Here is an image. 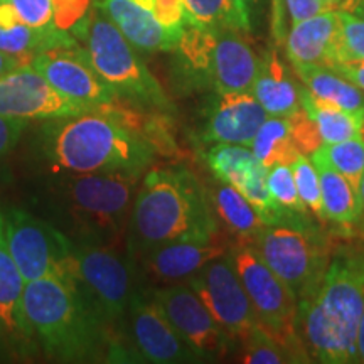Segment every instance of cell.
Returning a JSON list of instances; mask_svg holds the SVG:
<instances>
[{
	"label": "cell",
	"mask_w": 364,
	"mask_h": 364,
	"mask_svg": "<svg viewBox=\"0 0 364 364\" xmlns=\"http://www.w3.org/2000/svg\"><path fill=\"white\" fill-rule=\"evenodd\" d=\"M38 196L43 218L75 243L120 247L144 172H53Z\"/></svg>",
	"instance_id": "6da1fadb"
},
{
	"label": "cell",
	"mask_w": 364,
	"mask_h": 364,
	"mask_svg": "<svg viewBox=\"0 0 364 364\" xmlns=\"http://www.w3.org/2000/svg\"><path fill=\"white\" fill-rule=\"evenodd\" d=\"M117 103L48 120L39 142L53 172H145L152 166L156 149L120 115Z\"/></svg>",
	"instance_id": "7a4b0ae2"
},
{
	"label": "cell",
	"mask_w": 364,
	"mask_h": 364,
	"mask_svg": "<svg viewBox=\"0 0 364 364\" xmlns=\"http://www.w3.org/2000/svg\"><path fill=\"white\" fill-rule=\"evenodd\" d=\"M24 312L36 344L49 359L98 363L129 358L73 280L44 277L27 282Z\"/></svg>",
	"instance_id": "3957f363"
},
{
	"label": "cell",
	"mask_w": 364,
	"mask_h": 364,
	"mask_svg": "<svg viewBox=\"0 0 364 364\" xmlns=\"http://www.w3.org/2000/svg\"><path fill=\"white\" fill-rule=\"evenodd\" d=\"M216 235L220 223L208 193L189 169L166 167L144 177L127 226V252L134 260L174 241Z\"/></svg>",
	"instance_id": "277c9868"
},
{
	"label": "cell",
	"mask_w": 364,
	"mask_h": 364,
	"mask_svg": "<svg viewBox=\"0 0 364 364\" xmlns=\"http://www.w3.org/2000/svg\"><path fill=\"white\" fill-rule=\"evenodd\" d=\"M177 71L193 86H208L218 95L253 90L260 59L240 31L188 26L174 49Z\"/></svg>",
	"instance_id": "5b68a950"
},
{
	"label": "cell",
	"mask_w": 364,
	"mask_h": 364,
	"mask_svg": "<svg viewBox=\"0 0 364 364\" xmlns=\"http://www.w3.org/2000/svg\"><path fill=\"white\" fill-rule=\"evenodd\" d=\"M83 38L95 70L122 102L142 110L174 115V103L139 58L136 49L98 9L90 12Z\"/></svg>",
	"instance_id": "8992f818"
},
{
	"label": "cell",
	"mask_w": 364,
	"mask_h": 364,
	"mask_svg": "<svg viewBox=\"0 0 364 364\" xmlns=\"http://www.w3.org/2000/svg\"><path fill=\"white\" fill-rule=\"evenodd\" d=\"M118 247L75 243L71 277L108 329L122 327L139 287L135 260Z\"/></svg>",
	"instance_id": "52a82bcc"
},
{
	"label": "cell",
	"mask_w": 364,
	"mask_h": 364,
	"mask_svg": "<svg viewBox=\"0 0 364 364\" xmlns=\"http://www.w3.org/2000/svg\"><path fill=\"white\" fill-rule=\"evenodd\" d=\"M255 250L297 304L317 292L329 267V247L316 225L265 226Z\"/></svg>",
	"instance_id": "ba28073f"
},
{
	"label": "cell",
	"mask_w": 364,
	"mask_h": 364,
	"mask_svg": "<svg viewBox=\"0 0 364 364\" xmlns=\"http://www.w3.org/2000/svg\"><path fill=\"white\" fill-rule=\"evenodd\" d=\"M230 255L262 329L289 349L295 363L311 361L299 336V304L287 285L263 262L255 247H233Z\"/></svg>",
	"instance_id": "9c48e42d"
},
{
	"label": "cell",
	"mask_w": 364,
	"mask_h": 364,
	"mask_svg": "<svg viewBox=\"0 0 364 364\" xmlns=\"http://www.w3.org/2000/svg\"><path fill=\"white\" fill-rule=\"evenodd\" d=\"M2 225L9 250L26 284L44 277L73 280L75 241L51 221L27 209L9 206L2 208Z\"/></svg>",
	"instance_id": "30bf717a"
},
{
	"label": "cell",
	"mask_w": 364,
	"mask_h": 364,
	"mask_svg": "<svg viewBox=\"0 0 364 364\" xmlns=\"http://www.w3.org/2000/svg\"><path fill=\"white\" fill-rule=\"evenodd\" d=\"M149 292L177 334L201 361H216L236 351L238 341L218 324L188 282L162 285Z\"/></svg>",
	"instance_id": "8fae6325"
},
{
	"label": "cell",
	"mask_w": 364,
	"mask_h": 364,
	"mask_svg": "<svg viewBox=\"0 0 364 364\" xmlns=\"http://www.w3.org/2000/svg\"><path fill=\"white\" fill-rule=\"evenodd\" d=\"M186 282L203 300L218 324L240 344L247 343L255 332L262 329L230 252L209 262Z\"/></svg>",
	"instance_id": "7c38bea8"
},
{
	"label": "cell",
	"mask_w": 364,
	"mask_h": 364,
	"mask_svg": "<svg viewBox=\"0 0 364 364\" xmlns=\"http://www.w3.org/2000/svg\"><path fill=\"white\" fill-rule=\"evenodd\" d=\"M311 299L356 363L358 326L364 311V257L343 255L334 258Z\"/></svg>",
	"instance_id": "4fadbf2b"
},
{
	"label": "cell",
	"mask_w": 364,
	"mask_h": 364,
	"mask_svg": "<svg viewBox=\"0 0 364 364\" xmlns=\"http://www.w3.org/2000/svg\"><path fill=\"white\" fill-rule=\"evenodd\" d=\"M122 327L127 329L132 356L140 358V361L154 364L201 363L171 326L149 290H136Z\"/></svg>",
	"instance_id": "5bb4252c"
},
{
	"label": "cell",
	"mask_w": 364,
	"mask_h": 364,
	"mask_svg": "<svg viewBox=\"0 0 364 364\" xmlns=\"http://www.w3.org/2000/svg\"><path fill=\"white\" fill-rule=\"evenodd\" d=\"M29 65L59 95L75 103L90 108H108L120 100L95 70L86 48H80L78 44L39 53Z\"/></svg>",
	"instance_id": "9a60e30c"
},
{
	"label": "cell",
	"mask_w": 364,
	"mask_h": 364,
	"mask_svg": "<svg viewBox=\"0 0 364 364\" xmlns=\"http://www.w3.org/2000/svg\"><path fill=\"white\" fill-rule=\"evenodd\" d=\"M97 110L59 95L29 63L0 76V115L21 120H54Z\"/></svg>",
	"instance_id": "2e32d148"
},
{
	"label": "cell",
	"mask_w": 364,
	"mask_h": 364,
	"mask_svg": "<svg viewBox=\"0 0 364 364\" xmlns=\"http://www.w3.org/2000/svg\"><path fill=\"white\" fill-rule=\"evenodd\" d=\"M268 113L252 91L218 95L209 100L199 142L204 145L236 144L250 147Z\"/></svg>",
	"instance_id": "e0dca14e"
},
{
	"label": "cell",
	"mask_w": 364,
	"mask_h": 364,
	"mask_svg": "<svg viewBox=\"0 0 364 364\" xmlns=\"http://www.w3.org/2000/svg\"><path fill=\"white\" fill-rule=\"evenodd\" d=\"M230 250L228 241L221 235H216L213 238L174 241L145 253L135 262H139L145 279L159 285H169L186 282L204 265L226 255Z\"/></svg>",
	"instance_id": "ac0fdd59"
},
{
	"label": "cell",
	"mask_w": 364,
	"mask_h": 364,
	"mask_svg": "<svg viewBox=\"0 0 364 364\" xmlns=\"http://www.w3.org/2000/svg\"><path fill=\"white\" fill-rule=\"evenodd\" d=\"M97 9L110 19L136 51L167 53L179 44L154 14L134 0H97Z\"/></svg>",
	"instance_id": "d6986e66"
},
{
	"label": "cell",
	"mask_w": 364,
	"mask_h": 364,
	"mask_svg": "<svg viewBox=\"0 0 364 364\" xmlns=\"http://www.w3.org/2000/svg\"><path fill=\"white\" fill-rule=\"evenodd\" d=\"M339 36V12L327 11L292 24L285 51L292 65L329 66Z\"/></svg>",
	"instance_id": "ffe728a7"
},
{
	"label": "cell",
	"mask_w": 364,
	"mask_h": 364,
	"mask_svg": "<svg viewBox=\"0 0 364 364\" xmlns=\"http://www.w3.org/2000/svg\"><path fill=\"white\" fill-rule=\"evenodd\" d=\"M78 44L71 33L49 34L34 29L21 19L12 0H0V51L19 58L22 63L39 53L56 48H71Z\"/></svg>",
	"instance_id": "44dd1931"
},
{
	"label": "cell",
	"mask_w": 364,
	"mask_h": 364,
	"mask_svg": "<svg viewBox=\"0 0 364 364\" xmlns=\"http://www.w3.org/2000/svg\"><path fill=\"white\" fill-rule=\"evenodd\" d=\"M208 198L215 208L216 220L226 228L228 236L235 241V247H255L265 223L248 199L233 186L220 179L211 186Z\"/></svg>",
	"instance_id": "7402d4cb"
},
{
	"label": "cell",
	"mask_w": 364,
	"mask_h": 364,
	"mask_svg": "<svg viewBox=\"0 0 364 364\" xmlns=\"http://www.w3.org/2000/svg\"><path fill=\"white\" fill-rule=\"evenodd\" d=\"M252 93L270 117L287 118L302 107L300 90L273 48L260 59Z\"/></svg>",
	"instance_id": "603a6c76"
},
{
	"label": "cell",
	"mask_w": 364,
	"mask_h": 364,
	"mask_svg": "<svg viewBox=\"0 0 364 364\" xmlns=\"http://www.w3.org/2000/svg\"><path fill=\"white\" fill-rule=\"evenodd\" d=\"M24 287L26 280L22 279L19 267L14 260L4 235L2 208H0V316L22 348L29 351L31 346L34 344V336L24 312Z\"/></svg>",
	"instance_id": "cb8c5ba5"
},
{
	"label": "cell",
	"mask_w": 364,
	"mask_h": 364,
	"mask_svg": "<svg viewBox=\"0 0 364 364\" xmlns=\"http://www.w3.org/2000/svg\"><path fill=\"white\" fill-rule=\"evenodd\" d=\"M309 93L346 112L364 115V91L336 71L321 65H292Z\"/></svg>",
	"instance_id": "d4e9b609"
},
{
	"label": "cell",
	"mask_w": 364,
	"mask_h": 364,
	"mask_svg": "<svg viewBox=\"0 0 364 364\" xmlns=\"http://www.w3.org/2000/svg\"><path fill=\"white\" fill-rule=\"evenodd\" d=\"M312 162L317 169L318 182H321L326 221H332L336 225L356 223L361 216L359 191L321 157L312 156Z\"/></svg>",
	"instance_id": "484cf974"
},
{
	"label": "cell",
	"mask_w": 364,
	"mask_h": 364,
	"mask_svg": "<svg viewBox=\"0 0 364 364\" xmlns=\"http://www.w3.org/2000/svg\"><path fill=\"white\" fill-rule=\"evenodd\" d=\"M300 105L309 115L317 122L324 144L343 142L349 139H361L364 115L346 112L334 105L321 102L309 93L307 88L300 90Z\"/></svg>",
	"instance_id": "4316f807"
},
{
	"label": "cell",
	"mask_w": 364,
	"mask_h": 364,
	"mask_svg": "<svg viewBox=\"0 0 364 364\" xmlns=\"http://www.w3.org/2000/svg\"><path fill=\"white\" fill-rule=\"evenodd\" d=\"M250 149L267 169L273 166H292L300 157L290 134L289 122L282 117H267Z\"/></svg>",
	"instance_id": "83f0119b"
},
{
	"label": "cell",
	"mask_w": 364,
	"mask_h": 364,
	"mask_svg": "<svg viewBox=\"0 0 364 364\" xmlns=\"http://www.w3.org/2000/svg\"><path fill=\"white\" fill-rule=\"evenodd\" d=\"M206 164L216 179L233 186L235 189H240L255 172L265 167L252 149L236 144L211 145L206 152Z\"/></svg>",
	"instance_id": "f1b7e54d"
},
{
	"label": "cell",
	"mask_w": 364,
	"mask_h": 364,
	"mask_svg": "<svg viewBox=\"0 0 364 364\" xmlns=\"http://www.w3.org/2000/svg\"><path fill=\"white\" fill-rule=\"evenodd\" d=\"M189 16V24L206 29L245 31L248 33L252 26L243 19L235 0H182Z\"/></svg>",
	"instance_id": "f546056e"
},
{
	"label": "cell",
	"mask_w": 364,
	"mask_h": 364,
	"mask_svg": "<svg viewBox=\"0 0 364 364\" xmlns=\"http://www.w3.org/2000/svg\"><path fill=\"white\" fill-rule=\"evenodd\" d=\"M312 156L321 157L332 169L344 176L359 191V182L364 174V140L349 139L336 144H324Z\"/></svg>",
	"instance_id": "4dcf8cb0"
},
{
	"label": "cell",
	"mask_w": 364,
	"mask_h": 364,
	"mask_svg": "<svg viewBox=\"0 0 364 364\" xmlns=\"http://www.w3.org/2000/svg\"><path fill=\"white\" fill-rule=\"evenodd\" d=\"M267 186L272 198L299 221H311V213L300 199L290 166H273L267 171Z\"/></svg>",
	"instance_id": "1f68e13d"
},
{
	"label": "cell",
	"mask_w": 364,
	"mask_h": 364,
	"mask_svg": "<svg viewBox=\"0 0 364 364\" xmlns=\"http://www.w3.org/2000/svg\"><path fill=\"white\" fill-rule=\"evenodd\" d=\"M353 61H364V19L356 14L339 12V36L332 63Z\"/></svg>",
	"instance_id": "d6a6232c"
},
{
	"label": "cell",
	"mask_w": 364,
	"mask_h": 364,
	"mask_svg": "<svg viewBox=\"0 0 364 364\" xmlns=\"http://www.w3.org/2000/svg\"><path fill=\"white\" fill-rule=\"evenodd\" d=\"M294 174L295 186H297L299 196L306 204L309 213H312L318 221L324 223V206H322V193L318 174L314 162L309 161L306 156H300L292 166H290Z\"/></svg>",
	"instance_id": "836d02e7"
},
{
	"label": "cell",
	"mask_w": 364,
	"mask_h": 364,
	"mask_svg": "<svg viewBox=\"0 0 364 364\" xmlns=\"http://www.w3.org/2000/svg\"><path fill=\"white\" fill-rule=\"evenodd\" d=\"M243 346V356L241 361L248 364H282L295 363V359L287 348L279 341L272 338L268 332L260 329L250 338Z\"/></svg>",
	"instance_id": "e575fe53"
},
{
	"label": "cell",
	"mask_w": 364,
	"mask_h": 364,
	"mask_svg": "<svg viewBox=\"0 0 364 364\" xmlns=\"http://www.w3.org/2000/svg\"><path fill=\"white\" fill-rule=\"evenodd\" d=\"M12 4L21 19L34 29L49 34L68 33L58 26L53 0H12Z\"/></svg>",
	"instance_id": "d590c367"
},
{
	"label": "cell",
	"mask_w": 364,
	"mask_h": 364,
	"mask_svg": "<svg viewBox=\"0 0 364 364\" xmlns=\"http://www.w3.org/2000/svg\"><path fill=\"white\" fill-rule=\"evenodd\" d=\"M287 122L290 125V134H292L294 144L300 156H312L318 147L324 145L317 122L302 107L297 112H294L292 115L287 117Z\"/></svg>",
	"instance_id": "8d00e7d4"
},
{
	"label": "cell",
	"mask_w": 364,
	"mask_h": 364,
	"mask_svg": "<svg viewBox=\"0 0 364 364\" xmlns=\"http://www.w3.org/2000/svg\"><path fill=\"white\" fill-rule=\"evenodd\" d=\"M56 22L61 29L83 38L90 19L91 0H53Z\"/></svg>",
	"instance_id": "74e56055"
},
{
	"label": "cell",
	"mask_w": 364,
	"mask_h": 364,
	"mask_svg": "<svg viewBox=\"0 0 364 364\" xmlns=\"http://www.w3.org/2000/svg\"><path fill=\"white\" fill-rule=\"evenodd\" d=\"M26 127L27 120L0 115V161L6 159L16 149Z\"/></svg>",
	"instance_id": "f35d334b"
},
{
	"label": "cell",
	"mask_w": 364,
	"mask_h": 364,
	"mask_svg": "<svg viewBox=\"0 0 364 364\" xmlns=\"http://www.w3.org/2000/svg\"><path fill=\"white\" fill-rule=\"evenodd\" d=\"M285 6L292 24L329 11L322 0H285Z\"/></svg>",
	"instance_id": "ab89813d"
},
{
	"label": "cell",
	"mask_w": 364,
	"mask_h": 364,
	"mask_svg": "<svg viewBox=\"0 0 364 364\" xmlns=\"http://www.w3.org/2000/svg\"><path fill=\"white\" fill-rule=\"evenodd\" d=\"M16 354L24 356L27 351L22 348V344L16 339V336L12 334L11 329H9L6 324V321L0 316V359L12 358L16 356Z\"/></svg>",
	"instance_id": "60d3db41"
},
{
	"label": "cell",
	"mask_w": 364,
	"mask_h": 364,
	"mask_svg": "<svg viewBox=\"0 0 364 364\" xmlns=\"http://www.w3.org/2000/svg\"><path fill=\"white\" fill-rule=\"evenodd\" d=\"M329 70L336 71L343 78L349 80L351 83L359 86L364 91V61H353V63H332Z\"/></svg>",
	"instance_id": "b9f144b4"
},
{
	"label": "cell",
	"mask_w": 364,
	"mask_h": 364,
	"mask_svg": "<svg viewBox=\"0 0 364 364\" xmlns=\"http://www.w3.org/2000/svg\"><path fill=\"white\" fill-rule=\"evenodd\" d=\"M329 11H339V12H356V9L359 7V4L363 0H322Z\"/></svg>",
	"instance_id": "7bdbcfd3"
},
{
	"label": "cell",
	"mask_w": 364,
	"mask_h": 364,
	"mask_svg": "<svg viewBox=\"0 0 364 364\" xmlns=\"http://www.w3.org/2000/svg\"><path fill=\"white\" fill-rule=\"evenodd\" d=\"M21 65H26V63H22L19 58L0 51V76L7 75L9 71L16 70V68H19Z\"/></svg>",
	"instance_id": "ee69618b"
},
{
	"label": "cell",
	"mask_w": 364,
	"mask_h": 364,
	"mask_svg": "<svg viewBox=\"0 0 364 364\" xmlns=\"http://www.w3.org/2000/svg\"><path fill=\"white\" fill-rule=\"evenodd\" d=\"M235 2L236 6H238V11L241 12V16H243V19L252 26V12L260 0H235Z\"/></svg>",
	"instance_id": "f6af8a7d"
},
{
	"label": "cell",
	"mask_w": 364,
	"mask_h": 364,
	"mask_svg": "<svg viewBox=\"0 0 364 364\" xmlns=\"http://www.w3.org/2000/svg\"><path fill=\"white\" fill-rule=\"evenodd\" d=\"M356 363H364V311L358 326L356 336Z\"/></svg>",
	"instance_id": "bcb514c9"
},
{
	"label": "cell",
	"mask_w": 364,
	"mask_h": 364,
	"mask_svg": "<svg viewBox=\"0 0 364 364\" xmlns=\"http://www.w3.org/2000/svg\"><path fill=\"white\" fill-rule=\"evenodd\" d=\"M359 199H361V215L364 216V174L359 182Z\"/></svg>",
	"instance_id": "7dc6e473"
},
{
	"label": "cell",
	"mask_w": 364,
	"mask_h": 364,
	"mask_svg": "<svg viewBox=\"0 0 364 364\" xmlns=\"http://www.w3.org/2000/svg\"><path fill=\"white\" fill-rule=\"evenodd\" d=\"M354 14H356V16H359V17H363V19H364V0H363L361 4H359V7L356 9V12H354Z\"/></svg>",
	"instance_id": "c3c4849f"
},
{
	"label": "cell",
	"mask_w": 364,
	"mask_h": 364,
	"mask_svg": "<svg viewBox=\"0 0 364 364\" xmlns=\"http://www.w3.org/2000/svg\"><path fill=\"white\" fill-rule=\"evenodd\" d=\"M361 139L364 140V124H363V129H361Z\"/></svg>",
	"instance_id": "681fc988"
}]
</instances>
